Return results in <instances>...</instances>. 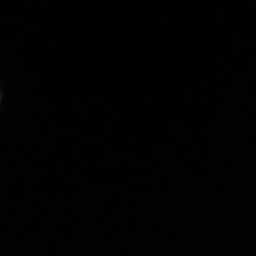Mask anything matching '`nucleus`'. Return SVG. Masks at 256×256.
<instances>
[]
</instances>
